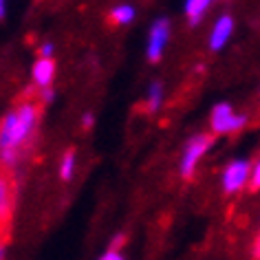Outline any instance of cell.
Wrapping results in <instances>:
<instances>
[{"label":"cell","instance_id":"4","mask_svg":"<svg viewBox=\"0 0 260 260\" xmlns=\"http://www.w3.org/2000/svg\"><path fill=\"white\" fill-rule=\"evenodd\" d=\"M210 146H212L210 135H197V137H192L190 141H187L183 157H181V174H183L185 179H190L194 174L199 161L205 157V152L210 150Z\"/></svg>","mask_w":260,"mask_h":260},{"label":"cell","instance_id":"5","mask_svg":"<svg viewBox=\"0 0 260 260\" xmlns=\"http://www.w3.org/2000/svg\"><path fill=\"white\" fill-rule=\"evenodd\" d=\"M11 210H14V183L5 172H0V245L9 234Z\"/></svg>","mask_w":260,"mask_h":260},{"label":"cell","instance_id":"13","mask_svg":"<svg viewBox=\"0 0 260 260\" xmlns=\"http://www.w3.org/2000/svg\"><path fill=\"white\" fill-rule=\"evenodd\" d=\"M249 190H260V157L256 159V164H251V179H249Z\"/></svg>","mask_w":260,"mask_h":260},{"label":"cell","instance_id":"7","mask_svg":"<svg viewBox=\"0 0 260 260\" xmlns=\"http://www.w3.org/2000/svg\"><path fill=\"white\" fill-rule=\"evenodd\" d=\"M234 18L230 14H223L218 18L216 22H214V27H212V34H210V49L212 51H220L225 47L227 42L232 40V36H234Z\"/></svg>","mask_w":260,"mask_h":260},{"label":"cell","instance_id":"19","mask_svg":"<svg viewBox=\"0 0 260 260\" xmlns=\"http://www.w3.org/2000/svg\"><path fill=\"white\" fill-rule=\"evenodd\" d=\"M0 260H5V245H0Z\"/></svg>","mask_w":260,"mask_h":260},{"label":"cell","instance_id":"17","mask_svg":"<svg viewBox=\"0 0 260 260\" xmlns=\"http://www.w3.org/2000/svg\"><path fill=\"white\" fill-rule=\"evenodd\" d=\"M90 123H93V117L86 115V117H84V126H90Z\"/></svg>","mask_w":260,"mask_h":260},{"label":"cell","instance_id":"18","mask_svg":"<svg viewBox=\"0 0 260 260\" xmlns=\"http://www.w3.org/2000/svg\"><path fill=\"white\" fill-rule=\"evenodd\" d=\"M5 16V0H0V18Z\"/></svg>","mask_w":260,"mask_h":260},{"label":"cell","instance_id":"11","mask_svg":"<svg viewBox=\"0 0 260 260\" xmlns=\"http://www.w3.org/2000/svg\"><path fill=\"white\" fill-rule=\"evenodd\" d=\"M161 100H164V90H161L159 84H152V86H150V95H148L146 108L150 110V113H154V110L161 106Z\"/></svg>","mask_w":260,"mask_h":260},{"label":"cell","instance_id":"8","mask_svg":"<svg viewBox=\"0 0 260 260\" xmlns=\"http://www.w3.org/2000/svg\"><path fill=\"white\" fill-rule=\"evenodd\" d=\"M53 75H55V64L51 57H40V60L34 64V80L38 86L47 88L51 80H53Z\"/></svg>","mask_w":260,"mask_h":260},{"label":"cell","instance_id":"12","mask_svg":"<svg viewBox=\"0 0 260 260\" xmlns=\"http://www.w3.org/2000/svg\"><path fill=\"white\" fill-rule=\"evenodd\" d=\"M73 170H75V154L73 152H67L62 159V168H60V177L64 181H69L73 177Z\"/></svg>","mask_w":260,"mask_h":260},{"label":"cell","instance_id":"16","mask_svg":"<svg viewBox=\"0 0 260 260\" xmlns=\"http://www.w3.org/2000/svg\"><path fill=\"white\" fill-rule=\"evenodd\" d=\"M253 251H256V260H260V232H258V238H256V247H253Z\"/></svg>","mask_w":260,"mask_h":260},{"label":"cell","instance_id":"3","mask_svg":"<svg viewBox=\"0 0 260 260\" xmlns=\"http://www.w3.org/2000/svg\"><path fill=\"white\" fill-rule=\"evenodd\" d=\"M251 179V164L247 159H232L225 166L223 177H220V185H223L225 194H238L240 190L249 187Z\"/></svg>","mask_w":260,"mask_h":260},{"label":"cell","instance_id":"10","mask_svg":"<svg viewBox=\"0 0 260 260\" xmlns=\"http://www.w3.org/2000/svg\"><path fill=\"white\" fill-rule=\"evenodd\" d=\"M133 18H135V9L130 5H119V7L110 11V22L113 24H128L133 22Z\"/></svg>","mask_w":260,"mask_h":260},{"label":"cell","instance_id":"9","mask_svg":"<svg viewBox=\"0 0 260 260\" xmlns=\"http://www.w3.org/2000/svg\"><path fill=\"white\" fill-rule=\"evenodd\" d=\"M210 5H212V0H185V16L190 20V24H199L203 20Z\"/></svg>","mask_w":260,"mask_h":260},{"label":"cell","instance_id":"1","mask_svg":"<svg viewBox=\"0 0 260 260\" xmlns=\"http://www.w3.org/2000/svg\"><path fill=\"white\" fill-rule=\"evenodd\" d=\"M38 119H40V104L36 100L22 102L18 108L5 115V119L0 121V161L5 166L16 164L18 150L29 141Z\"/></svg>","mask_w":260,"mask_h":260},{"label":"cell","instance_id":"14","mask_svg":"<svg viewBox=\"0 0 260 260\" xmlns=\"http://www.w3.org/2000/svg\"><path fill=\"white\" fill-rule=\"evenodd\" d=\"M100 260H126V258H123V256H121V253L117 251V249H108V251L104 253V256H102Z\"/></svg>","mask_w":260,"mask_h":260},{"label":"cell","instance_id":"6","mask_svg":"<svg viewBox=\"0 0 260 260\" xmlns=\"http://www.w3.org/2000/svg\"><path fill=\"white\" fill-rule=\"evenodd\" d=\"M168 38H170V22L166 18H161V20L152 24V31H150V42H148V60L150 62H157L161 57L168 44Z\"/></svg>","mask_w":260,"mask_h":260},{"label":"cell","instance_id":"2","mask_svg":"<svg viewBox=\"0 0 260 260\" xmlns=\"http://www.w3.org/2000/svg\"><path fill=\"white\" fill-rule=\"evenodd\" d=\"M210 126L214 135H234L247 126V115L236 113L230 104H216L210 117Z\"/></svg>","mask_w":260,"mask_h":260},{"label":"cell","instance_id":"15","mask_svg":"<svg viewBox=\"0 0 260 260\" xmlns=\"http://www.w3.org/2000/svg\"><path fill=\"white\" fill-rule=\"evenodd\" d=\"M51 53H53V47H51L49 42H44L42 47H40V55L42 57H51Z\"/></svg>","mask_w":260,"mask_h":260}]
</instances>
